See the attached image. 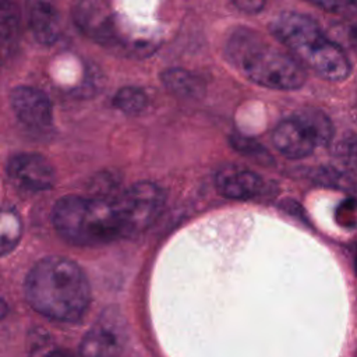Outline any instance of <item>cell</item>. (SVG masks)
<instances>
[{
	"mask_svg": "<svg viewBox=\"0 0 357 357\" xmlns=\"http://www.w3.org/2000/svg\"><path fill=\"white\" fill-rule=\"evenodd\" d=\"M31 307L39 314L64 322L78 321L91 301L89 282L71 259L52 255L38 261L25 280Z\"/></svg>",
	"mask_w": 357,
	"mask_h": 357,
	"instance_id": "6da1fadb",
	"label": "cell"
},
{
	"mask_svg": "<svg viewBox=\"0 0 357 357\" xmlns=\"http://www.w3.org/2000/svg\"><path fill=\"white\" fill-rule=\"evenodd\" d=\"M271 31L300 63L328 81H343L351 71L344 50L329 39L317 22L300 13L284 11L271 24Z\"/></svg>",
	"mask_w": 357,
	"mask_h": 357,
	"instance_id": "7a4b0ae2",
	"label": "cell"
},
{
	"mask_svg": "<svg viewBox=\"0 0 357 357\" xmlns=\"http://www.w3.org/2000/svg\"><path fill=\"white\" fill-rule=\"evenodd\" d=\"M226 53L229 60L257 85L293 91L305 82V71L293 56L269 46L248 29H238L231 35Z\"/></svg>",
	"mask_w": 357,
	"mask_h": 357,
	"instance_id": "3957f363",
	"label": "cell"
},
{
	"mask_svg": "<svg viewBox=\"0 0 357 357\" xmlns=\"http://www.w3.org/2000/svg\"><path fill=\"white\" fill-rule=\"evenodd\" d=\"M116 194L67 195L59 199L53 208L57 233L75 245H96L119 238Z\"/></svg>",
	"mask_w": 357,
	"mask_h": 357,
	"instance_id": "277c9868",
	"label": "cell"
},
{
	"mask_svg": "<svg viewBox=\"0 0 357 357\" xmlns=\"http://www.w3.org/2000/svg\"><path fill=\"white\" fill-rule=\"evenodd\" d=\"M165 191L155 183L139 181L114 197L120 237H134L149 229L165 206Z\"/></svg>",
	"mask_w": 357,
	"mask_h": 357,
	"instance_id": "5b68a950",
	"label": "cell"
},
{
	"mask_svg": "<svg viewBox=\"0 0 357 357\" xmlns=\"http://www.w3.org/2000/svg\"><path fill=\"white\" fill-rule=\"evenodd\" d=\"M127 340V324L117 308H106L85 333L81 357H119Z\"/></svg>",
	"mask_w": 357,
	"mask_h": 357,
	"instance_id": "8992f818",
	"label": "cell"
},
{
	"mask_svg": "<svg viewBox=\"0 0 357 357\" xmlns=\"http://www.w3.org/2000/svg\"><path fill=\"white\" fill-rule=\"evenodd\" d=\"M10 180L21 190L39 192L54 184V169L46 158L38 153L22 152L14 155L7 166Z\"/></svg>",
	"mask_w": 357,
	"mask_h": 357,
	"instance_id": "52a82bcc",
	"label": "cell"
},
{
	"mask_svg": "<svg viewBox=\"0 0 357 357\" xmlns=\"http://www.w3.org/2000/svg\"><path fill=\"white\" fill-rule=\"evenodd\" d=\"M10 102L17 119L31 130H46L53 121L50 99L36 88H14L10 95Z\"/></svg>",
	"mask_w": 357,
	"mask_h": 357,
	"instance_id": "ba28073f",
	"label": "cell"
},
{
	"mask_svg": "<svg viewBox=\"0 0 357 357\" xmlns=\"http://www.w3.org/2000/svg\"><path fill=\"white\" fill-rule=\"evenodd\" d=\"M275 148L290 159H301L314 152L318 141L310 127L297 116L282 120L272 132Z\"/></svg>",
	"mask_w": 357,
	"mask_h": 357,
	"instance_id": "9c48e42d",
	"label": "cell"
},
{
	"mask_svg": "<svg viewBox=\"0 0 357 357\" xmlns=\"http://www.w3.org/2000/svg\"><path fill=\"white\" fill-rule=\"evenodd\" d=\"M216 190L230 199H251L262 190V178L252 170L237 166L226 165L215 173Z\"/></svg>",
	"mask_w": 357,
	"mask_h": 357,
	"instance_id": "30bf717a",
	"label": "cell"
},
{
	"mask_svg": "<svg viewBox=\"0 0 357 357\" xmlns=\"http://www.w3.org/2000/svg\"><path fill=\"white\" fill-rule=\"evenodd\" d=\"M28 25L35 39L43 45L54 43L61 35V18L52 0L28 1Z\"/></svg>",
	"mask_w": 357,
	"mask_h": 357,
	"instance_id": "8fae6325",
	"label": "cell"
},
{
	"mask_svg": "<svg viewBox=\"0 0 357 357\" xmlns=\"http://www.w3.org/2000/svg\"><path fill=\"white\" fill-rule=\"evenodd\" d=\"M77 26L99 42H107L113 36V21L99 0H78L74 8Z\"/></svg>",
	"mask_w": 357,
	"mask_h": 357,
	"instance_id": "7c38bea8",
	"label": "cell"
},
{
	"mask_svg": "<svg viewBox=\"0 0 357 357\" xmlns=\"http://www.w3.org/2000/svg\"><path fill=\"white\" fill-rule=\"evenodd\" d=\"M21 15L14 0H0V61L8 60L18 49Z\"/></svg>",
	"mask_w": 357,
	"mask_h": 357,
	"instance_id": "4fadbf2b",
	"label": "cell"
},
{
	"mask_svg": "<svg viewBox=\"0 0 357 357\" xmlns=\"http://www.w3.org/2000/svg\"><path fill=\"white\" fill-rule=\"evenodd\" d=\"M160 79L169 92L180 98H197L204 92L202 81L184 68H167L162 73Z\"/></svg>",
	"mask_w": 357,
	"mask_h": 357,
	"instance_id": "5bb4252c",
	"label": "cell"
},
{
	"mask_svg": "<svg viewBox=\"0 0 357 357\" xmlns=\"http://www.w3.org/2000/svg\"><path fill=\"white\" fill-rule=\"evenodd\" d=\"M22 236V222L11 206L0 208V257L11 252Z\"/></svg>",
	"mask_w": 357,
	"mask_h": 357,
	"instance_id": "9a60e30c",
	"label": "cell"
},
{
	"mask_svg": "<svg viewBox=\"0 0 357 357\" xmlns=\"http://www.w3.org/2000/svg\"><path fill=\"white\" fill-rule=\"evenodd\" d=\"M336 172L353 183H357V134L340 139L335 148Z\"/></svg>",
	"mask_w": 357,
	"mask_h": 357,
	"instance_id": "2e32d148",
	"label": "cell"
},
{
	"mask_svg": "<svg viewBox=\"0 0 357 357\" xmlns=\"http://www.w3.org/2000/svg\"><path fill=\"white\" fill-rule=\"evenodd\" d=\"M297 116L310 127L312 134L315 135L318 145H326L333 137V126L329 117L317 109H305L297 113Z\"/></svg>",
	"mask_w": 357,
	"mask_h": 357,
	"instance_id": "e0dca14e",
	"label": "cell"
},
{
	"mask_svg": "<svg viewBox=\"0 0 357 357\" xmlns=\"http://www.w3.org/2000/svg\"><path fill=\"white\" fill-rule=\"evenodd\" d=\"M113 105L126 114H138L146 107L148 96L139 88L124 86L113 96Z\"/></svg>",
	"mask_w": 357,
	"mask_h": 357,
	"instance_id": "ac0fdd59",
	"label": "cell"
},
{
	"mask_svg": "<svg viewBox=\"0 0 357 357\" xmlns=\"http://www.w3.org/2000/svg\"><path fill=\"white\" fill-rule=\"evenodd\" d=\"M308 3L319 7L326 13H333L339 15H350L357 8L353 6L350 0H307Z\"/></svg>",
	"mask_w": 357,
	"mask_h": 357,
	"instance_id": "d6986e66",
	"label": "cell"
},
{
	"mask_svg": "<svg viewBox=\"0 0 357 357\" xmlns=\"http://www.w3.org/2000/svg\"><path fill=\"white\" fill-rule=\"evenodd\" d=\"M233 141V146L238 149V152H244L248 155H255V153H261L264 149H261L258 146L257 142H254L250 138H244V137H236L231 139Z\"/></svg>",
	"mask_w": 357,
	"mask_h": 357,
	"instance_id": "ffe728a7",
	"label": "cell"
},
{
	"mask_svg": "<svg viewBox=\"0 0 357 357\" xmlns=\"http://www.w3.org/2000/svg\"><path fill=\"white\" fill-rule=\"evenodd\" d=\"M240 11H244L247 14H257L264 7L266 0H230Z\"/></svg>",
	"mask_w": 357,
	"mask_h": 357,
	"instance_id": "44dd1931",
	"label": "cell"
},
{
	"mask_svg": "<svg viewBox=\"0 0 357 357\" xmlns=\"http://www.w3.org/2000/svg\"><path fill=\"white\" fill-rule=\"evenodd\" d=\"M343 35L347 43L357 52V24H349L343 29Z\"/></svg>",
	"mask_w": 357,
	"mask_h": 357,
	"instance_id": "7402d4cb",
	"label": "cell"
},
{
	"mask_svg": "<svg viewBox=\"0 0 357 357\" xmlns=\"http://www.w3.org/2000/svg\"><path fill=\"white\" fill-rule=\"evenodd\" d=\"M46 357H75V356H73V354H71L70 351H67V350L56 349V350H53V351L47 353V354H46Z\"/></svg>",
	"mask_w": 357,
	"mask_h": 357,
	"instance_id": "603a6c76",
	"label": "cell"
},
{
	"mask_svg": "<svg viewBox=\"0 0 357 357\" xmlns=\"http://www.w3.org/2000/svg\"><path fill=\"white\" fill-rule=\"evenodd\" d=\"M4 312H6V304L0 300V317H3Z\"/></svg>",
	"mask_w": 357,
	"mask_h": 357,
	"instance_id": "cb8c5ba5",
	"label": "cell"
},
{
	"mask_svg": "<svg viewBox=\"0 0 357 357\" xmlns=\"http://www.w3.org/2000/svg\"><path fill=\"white\" fill-rule=\"evenodd\" d=\"M354 269L357 272V250H356V254H354Z\"/></svg>",
	"mask_w": 357,
	"mask_h": 357,
	"instance_id": "d4e9b609",
	"label": "cell"
},
{
	"mask_svg": "<svg viewBox=\"0 0 357 357\" xmlns=\"http://www.w3.org/2000/svg\"><path fill=\"white\" fill-rule=\"evenodd\" d=\"M350 1H351V3H353V6L357 8V0H350Z\"/></svg>",
	"mask_w": 357,
	"mask_h": 357,
	"instance_id": "484cf974",
	"label": "cell"
}]
</instances>
